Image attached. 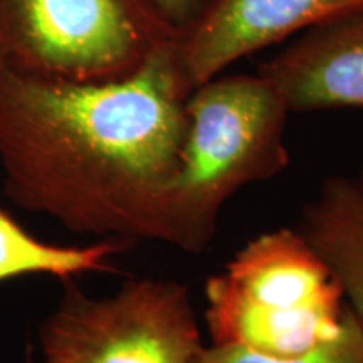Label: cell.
<instances>
[{"mask_svg": "<svg viewBox=\"0 0 363 363\" xmlns=\"http://www.w3.org/2000/svg\"><path fill=\"white\" fill-rule=\"evenodd\" d=\"M360 6L363 0H219L180 43L190 84L195 89L239 59Z\"/></svg>", "mask_w": 363, "mask_h": 363, "instance_id": "52a82bcc", "label": "cell"}, {"mask_svg": "<svg viewBox=\"0 0 363 363\" xmlns=\"http://www.w3.org/2000/svg\"><path fill=\"white\" fill-rule=\"evenodd\" d=\"M195 363H363V330L350 311L337 338L303 355L272 357L234 345L211 343L203 345Z\"/></svg>", "mask_w": 363, "mask_h": 363, "instance_id": "30bf717a", "label": "cell"}, {"mask_svg": "<svg viewBox=\"0 0 363 363\" xmlns=\"http://www.w3.org/2000/svg\"><path fill=\"white\" fill-rule=\"evenodd\" d=\"M43 363H195L203 348L189 289L174 279H131L91 298L67 281L39 331Z\"/></svg>", "mask_w": 363, "mask_h": 363, "instance_id": "5b68a950", "label": "cell"}, {"mask_svg": "<svg viewBox=\"0 0 363 363\" xmlns=\"http://www.w3.org/2000/svg\"><path fill=\"white\" fill-rule=\"evenodd\" d=\"M187 130L170 189L167 244L202 252L240 189L289 165L288 108L261 74L216 76L185 101Z\"/></svg>", "mask_w": 363, "mask_h": 363, "instance_id": "7a4b0ae2", "label": "cell"}, {"mask_svg": "<svg viewBox=\"0 0 363 363\" xmlns=\"http://www.w3.org/2000/svg\"><path fill=\"white\" fill-rule=\"evenodd\" d=\"M157 4L184 40L206 21L219 0H157Z\"/></svg>", "mask_w": 363, "mask_h": 363, "instance_id": "8fae6325", "label": "cell"}, {"mask_svg": "<svg viewBox=\"0 0 363 363\" xmlns=\"http://www.w3.org/2000/svg\"><path fill=\"white\" fill-rule=\"evenodd\" d=\"M257 74L278 91L289 113L363 108V6L293 35Z\"/></svg>", "mask_w": 363, "mask_h": 363, "instance_id": "8992f818", "label": "cell"}, {"mask_svg": "<svg viewBox=\"0 0 363 363\" xmlns=\"http://www.w3.org/2000/svg\"><path fill=\"white\" fill-rule=\"evenodd\" d=\"M358 182H360V184L363 185V167H362V170H360V175H358V179H357Z\"/></svg>", "mask_w": 363, "mask_h": 363, "instance_id": "7c38bea8", "label": "cell"}, {"mask_svg": "<svg viewBox=\"0 0 363 363\" xmlns=\"http://www.w3.org/2000/svg\"><path fill=\"white\" fill-rule=\"evenodd\" d=\"M128 242L103 239L88 247H62L35 239L0 208V281L51 274L69 281L86 272L113 269L111 261Z\"/></svg>", "mask_w": 363, "mask_h": 363, "instance_id": "9c48e42d", "label": "cell"}, {"mask_svg": "<svg viewBox=\"0 0 363 363\" xmlns=\"http://www.w3.org/2000/svg\"><path fill=\"white\" fill-rule=\"evenodd\" d=\"M177 40L157 0H0V66L35 78L121 79Z\"/></svg>", "mask_w": 363, "mask_h": 363, "instance_id": "277c9868", "label": "cell"}, {"mask_svg": "<svg viewBox=\"0 0 363 363\" xmlns=\"http://www.w3.org/2000/svg\"><path fill=\"white\" fill-rule=\"evenodd\" d=\"M182 40L126 78L71 83L0 66L6 195L76 234L169 239L170 189L194 88Z\"/></svg>", "mask_w": 363, "mask_h": 363, "instance_id": "6da1fadb", "label": "cell"}, {"mask_svg": "<svg viewBox=\"0 0 363 363\" xmlns=\"http://www.w3.org/2000/svg\"><path fill=\"white\" fill-rule=\"evenodd\" d=\"M298 230L328 266L363 330V185L328 177L303 207Z\"/></svg>", "mask_w": 363, "mask_h": 363, "instance_id": "ba28073f", "label": "cell"}, {"mask_svg": "<svg viewBox=\"0 0 363 363\" xmlns=\"http://www.w3.org/2000/svg\"><path fill=\"white\" fill-rule=\"evenodd\" d=\"M214 345L296 357L337 338L347 301L328 266L298 229L257 235L206 283Z\"/></svg>", "mask_w": 363, "mask_h": 363, "instance_id": "3957f363", "label": "cell"}]
</instances>
